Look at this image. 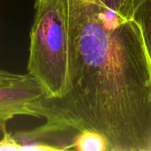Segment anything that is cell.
Masks as SVG:
<instances>
[{
	"instance_id": "cell-2",
	"label": "cell",
	"mask_w": 151,
	"mask_h": 151,
	"mask_svg": "<svg viewBox=\"0 0 151 151\" xmlns=\"http://www.w3.org/2000/svg\"><path fill=\"white\" fill-rule=\"evenodd\" d=\"M27 73L47 100L64 97L69 89L68 40L63 0H35Z\"/></svg>"
},
{
	"instance_id": "cell-3",
	"label": "cell",
	"mask_w": 151,
	"mask_h": 151,
	"mask_svg": "<svg viewBox=\"0 0 151 151\" xmlns=\"http://www.w3.org/2000/svg\"><path fill=\"white\" fill-rule=\"evenodd\" d=\"M44 97L41 86L29 73L0 83V131L5 133L7 122L16 116L42 118Z\"/></svg>"
},
{
	"instance_id": "cell-4",
	"label": "cell",
	"mask_w": 151,
	"mask_h": 151,
	"mask_svg": "<svg viewBox=\"0 0 151 151\" xmlns=\"http://www.w3.org/2000/svg\"><path fill=\"white\" fill-rule=\"evenodd\" d=\"M70 150L111 151L107 140L97 132L81 130L74 135Z\"/></svg>"
},
{
	"instance_id": "cell-6",
	"label": "cell",
	"mask_w": 151,
	"mask_h": 151,
	"mask_svg": "<svg viewBox=\"0 0 151 151\" xmlns=\"http://www.w3.org/2000/svg\"><path fill=\"white\" fill-rule=\"evenodd\" d=\"M0 150H19L12 134L7 132L3 134V138L0 140Z\"/></svg>"
},
{
	"instance_id": "cell-1",
	"label": "cell",
	"mask_w": 151,
	"mask_h": 151,
	"mask_svg": "<svg viewBox=\"0 0 151 151\" xmlns=\"http://www.w3.org/2000/svg\"><path fill=\"white\" fill-rule=\"evenodd\" d=\"M69 89L42 100V118L61 132L99 133L111 151H151V58L134 3L63 0Z\"/></svg>"
},
{
	"instance_id": "cell-5",
	"label": "cell",
	"mask_w": 151,
	"mask_h": 151,
	"mask_svg": "<svg viewBox=\"0 0 151 151\" xmlns=\"http://www.w3.org/2000/svg\"><path fill=\"white\" fill-rule=\"evenodd\" d=\"M133 18L141 27L151 58V0H135Z\"/></svg>"
},
{
	"instance_id": "cell-8",
	"label": "cell",
	"mask_w": 151,
	"mask_h": 151,
	"mask_svg": "<svg viewBox=\"0 0 151 151\" xmlns=\"http://www.w3.org/2000/svg\"><path fill=\"white\" fill-rule=\"evenodd\" d=\"M112 1H117V2H121V3H126V2H135V0H112Z\"/></svg>"
},
{
	"instance_id": "cell-7",
	"label": "cell",
	"mask_w": 151,
	"mask_h": 151,
	"mask_svg": "<svg viewBox=\"0 0 151 151\" xmlns=\"http://www.w3.org/2000/svg\"><path fill=\"white\" fill-rule=\"evenodd\" d=\"M22 75H23V74L13 73L7 72V71L1 70V69H0V83L13 81H15V80L19 79Z\"/></svg>"
}]
</instances>
